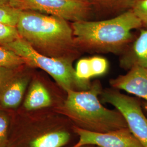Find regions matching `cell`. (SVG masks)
Masks as SVG:
<instances>
[{"instance_id":"30bf717a","label":"cell","mask_w":147,"mask_h":147,"mask_svg":"<svg viewBox=\"0 0 147 147\" xmlns=\"http://www.w3.org/2000/svg\"><path fill=\"white\" fill-rule=\"evenodd\" d=\"M142 30L139 37L134 42L130 50L124 58L121 64L131 68L134 66L147 68V26Z\"/></svg>"},{"instance_id":"e0dca14e","label":"cell","mask_w":147,"mask_h":147,"mask_svg":"<svg viewBox=\"0 0 147 147\" xmlns=\"http://www.w3.org/2000/svg\"><path fill=\"white\" fill-rule=\"evenodd\" d=\"M75 70L77 78L81 80L89 81V79L92 78L89 58L80 59Z\"/></svg>"},{"instance_id":"52a82bcc","label":"cell","mask_w":147,"mask_h":147,"mask_svg":"<svg viewBox=\"0 0 147 147\" xmlns=\"http://www.w3.org/2000/svg\"><path fill=\"white\" fill-rule=\"evenodd\" d=\"M79 141L74 146L92 144L99 147H143L128 127L106 132H95L73 127Z\"/></svg>"},{"instance_id":"9c48e42d","label":"cell","mask_w":147,"mask_h":147,"mask_svg":"<svg viewBox=\"0 0 147 147\" xmlns=\"http://www.w3.org/2000/svg\"><path fill=\"white\" fill-rule=\"evenodd\" d=\"M111 86L116 89L143 98L147 101V68L134 66L127 73L110 81Z\"/></svg>"},{"instance_id":"277c9868","label":"cell","mask_w":147,"mask_h":147,"mask_svg":"<svg viewBox=\"0 0 147 147\" xmlns=\"http://www.w3.org/2000/svg\"><path fill=\"white\" fill-rule=\"evenodd\" d=\"M3 46L20 56L26 64L41 69L49 74L65 92L68 90H86L91 87L89 81L77 78L72 59L43 55L22 38Z\"/></svg>"},{"instance_id":"ac0fdd59","label":"cell","mask_w":147,"mask_h":147,"mask_svg":"<svg viewBox=\"0 0 147 147\" xmlns=\"http://www.w3.org/2000/svg\"><path fill=\"white\" fill-rule=\"evenodd\" d=\"M132 7L135 15L147 26V0H135Z\"/></svg>"},{"instance_id":"4fadbf2b","label":"cell","mask_w":147,"mask_h":147,"mask_svg":"<svg viewBox=\"0 0 147 147\" xmlns=\"http://www.w3.org/2000/svg\"><path fill=\"white\" fill-rule=\"evenodd\" d=\"M24 64L25 61L20 56L0 45V68H15Z\"/></svg>"},{"instance_id":"8992f818","label":"cell","mask_w":147,"mask_h":147,"mask_svg":"<svg viewBox=\"0 0 147 147\" xmlns=\"http://www.w3.org/2000/svg\"><path fill=\"white\" fill-rule=\"evenodd\" d=\"M101 95L104 102L113 106L124 116L128 128L142 147H147V118L140 101L114 89L105 90Z\"/></svg>"},{"instance_id":"7402d4cb","label":"cell","mask_w":147,"mask_h":147,"mask_svg":"<svg viewBox=\"0 0 147 147\" xmlns=\"http://www.w3.org/2000/svg\"><path fill=\"white\" fill-rule=\"evenodd\" d=\"M144 110H146V111L147 112V101L144 104Z\"/></svg>"},{"instance_id":"ba28073f","label":"cell","mask_w":147,"mask_h":147,"mask_svg":"<svg viewBox=\"0 0 147 147\" xmlns=\"http://www.w3.org/2000/svg\"><path fill=\"white\" fill-rule=\"evenodd\" d=\"M11 69L0 68V104L7 109H14L21 103L28 83L26 76L10 77Z\"/></svg>"},{"instance_id":"d6986e66","label":"cell","mask_w":147,"mask_h":147,"mask_svg":"<svg viewBox=\"0 0 147 147\" xmlns=\"http://www.w3.org/2000/svg\"><path fill=\"white\" fill-rule=\"evenodd\" d=\"M9 119L5 113L0 110V147H6L8 142Z\"/></svg>"},{"instance_id":"3957f363","label":"cell","mask_w":147,"mask_h":147,"mask_svg":"<svg viewBox=\"0 0 147 147\" xmlns=\"http://www.w3.org/2000/svg\"><path fill=\"white\" fill-rule=\"evenodd\" d=\"M102 90L95 82L86 90H68L63 111L75 126L89 131L106 132L128 127L119 111L106 109L99 99Z\"/></svg>"},{"instance_id":"2e32d148","label":"cell","mask_w":147,"mask_h":147,"mask_svg":"<svg viewBox=\"0 0 147 147\" xmlns=\"http://www.w3.org/2000/svg\"><path fill=\"white\" fill-rule=\"evenodd\" d=\"M92 78L104 75L108 69V62L105 58L95 56L89 58Z\"/></svg>"},{"instance_id":"44dd1931","label":"cell","mask_w":147,"mask_h":147,"mask_svg":"<svg viewBox=\"0 0 147 147\" xmlns=\"http://www.w3.org/2000/svg\"><path fill=\"white\" fill-rule=\"evenodd\" d=\"M78 147H99L96 146H94V145H92V144H87V145H84V146H81Z\"/></svg>"},{"instance_id":"7c38bea8","label":"cell","mask_w":147,"mask_h":147,"mask_svg":"<svg viewBox=\"0 0 147 147\" xmlns=\"http://www.w3.org/2000/svg\"><path fill=\"white\" fill-rule=\"evenodd\" d=\"M70 139V133L59 130L49 132L37 137L30 143L31 147H62Z\"/></svg>"},{"instance_id":"7a4b0ae2","label":"cell","mask_w":147,"mask_h":147,"mask_svg":"<svg viewBox=\"0 0 147 147\" xmlns=\"http://www.w3.org/2000/svg\"><path fill=\"white\" fill-rule=\"evenodd\" d=\"M142 24L131 10L105 20L74 22L71 26L79 50L118 53L131 42L132 31L141 27Z\"/></svg>"},{"instance_id":"5bb4252c","label":"cell","mask_w":147,"mask_h":147,"mask_svg":"<svg viewBox=\"0 0 147 147\" xmlns=\"http://www.w3.org/2000/svg\"><path fill=\"white\" fill-rule=\"evenodd\" d=\"M21 10L7 4H0V24L16 27Z\"/></svg>"},{"instance_id":"ffe728a7","label":"cell","mask_w":147,"mask_h":147,"mask_svg":"<svg viewBox=\"0 0 147 147\" xmlns=\"http://www.w3.org/2000/svg\"><path fill=\"white\" fill-rule=\"evenodd\" d=\"M11 0H0V4L9 3Z\"/></svg>"},{"instance_id":"8fae6325","label":"cell","mask_w":147,"mask_h":147,"mask_svg":"<svg viewBox=\"0 0 147 147\" xmlns=\"http://www.w3.org/2000/svg\"><path fill=\"white\" fill-rule=\"evenodd\" d=\"M52 104L50 94L42 83L34 81L27 95L24 106L27 110H37L46 108Z\"/></svg>"},{"instance_id":"5b68a950","label":"cell","mask_w":147,"mask_h":147,"mask_svg":"<svg viewBox=\"0 0 147 147\" xmlns=\"http://www.w3.org/2000/svg\"><path fill=\"white\" fill-rule=\"evenodd\" d=\"M9 5L21 11H36L72 22L87 20L92 5L89 0H11Z\"/></svg>"},{"instance_id":"6da1fadb","label":"cell","mask_w":147,"mask_h":147,"mask_svg":"<svg viewBox=\"0 0 147 147\" xmlns=\"http://www.w3.org/2000/svg\"><path fill=\"white\" fill-rule=\"evenodd\" d=\"M16 28L21 38L43 55L73 59L79 54L71 26L62 18L21 11Z\"/></svg>"},{"instance_id":"9a60e30c","label":"cell","mask_w":147,"mask_h":147,"mask_svg":"<svg viewBox=\"0 0 147 147\" xmlns=\"http://www.w3.org/2000/svg\"><path fill=\"white\" fill-rule=\"evenodd\" d=\"M21 38L16 27L0 24V45H5Z\"/></svg>"},{"instance_id":"603a6c76","label":"cell","mask_w":147,"mask_h":147,"mask_svg":"<svg viewBox=\"0 0 147 147\" xmlns=\"http://www.w3.org/2000/svg\"><path fill=\"white\" fill-rule=\"evenodd\" d=\"M101 1H112V0H101ZM113 1H116V0H113ZM121 1H123V0H121Z\"/></svg>"}]
</instances>
